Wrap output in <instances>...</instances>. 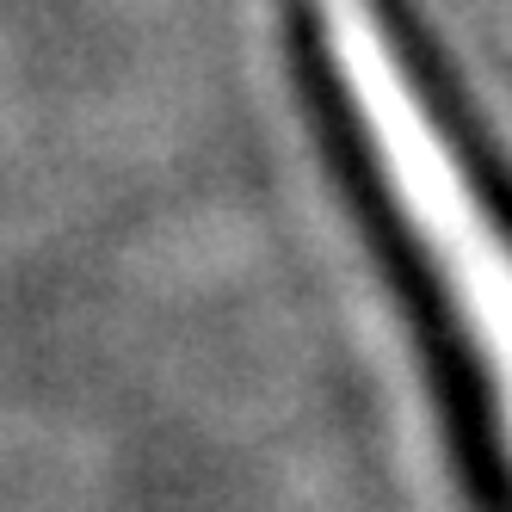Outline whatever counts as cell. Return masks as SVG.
Segmentation results:
<instances>
[{
    "instance_id": "1",
    "label": "cell",
    "mask_w": 512,
    "mask_h": 512,
    "mask_svg": "<svg viewBox=\"0 0 512 512\" xmlns=\"http://www.w3.org/2000/svg\"><path fill=\"white\" fill-rule=\"evenodd\" d=\"M309 7L321 19L327 62H334L364 136H371L383 186L401 204V216L420 229L426 260L445 278L469 327V346L482 358V377L512 451V241L494 229L488 204L475 198L463 161L451 155L445 130L426 112L420 87L408 81L377 0H309Z\"/></svg>"
}]
</instances>
